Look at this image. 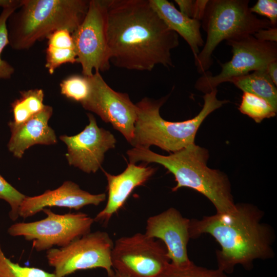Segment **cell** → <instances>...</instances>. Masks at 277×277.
Masks as SVG:
<instances>
[{
  "instance_id": "obj_16",
  "label": "cell",
  "mask_w": 277,
  "mask_h": 277,
  "mask_svg": "<svg viewBox=\"0 0 277 277\" xmlns=\"http://www.w3.org/2000/svg\"><path fill=\"white\" fill-rule=\"evenodd\" d=\"M155 169L129 163L121 174L112 175L104 171L108 185V199L104 208L93 219L107 226L112 216L123 206L133 190L143 185L154 173Z\"/></svg>"
},
{
  "instance_id": "obj_30",
  "label": "cell",
  "mask_w": 277,
  "mask_h": 277,
  "mask_svg": "<svg viewBox=\"0 0 277 277\" xmlns=\"http://www.w3.org/2000/svg\"><path fill=\"white\" fill-rule=\"evenodd\" d=\"M253 35L255 38L261 41L276 43L277 27L276 26L261 29Z\"/></svg>"
},
{
  "instance_id": "obj_7",
  "label": "cell",
  "mask_w": 277,
  "mask_h": 277,
  "mask_svg": "<svg viewBox=\"0 0 277 277\" xmlns=\"http://www.w3.org/2000/svg\"><path fill=\"white\" fill-rule=\"evenodd\" d=\"M46 217L30 223H17L8 229L13 236H22L32 242L37 251L48 250L54 246L63 247L90 232L94 219L83 212L58 214L50 208L43 209Z\"/></svg>"
},
{
  "instance_id": "obj_21",
  "label": "cell",
  "mask_w": 277,
  "mask_h": 277,
  "mask_svg": "<svg viewBox=\"0 0 277 277\" xmlns=\"http://www.w3.org/2000/svg\"><path fill=\"white\" fill-rule=\"evenodd\" d=\"M239 110L258 123L275 116L277 111L263 98L248 92L243 93Z\"/></svg>"
},
{
  "instance_id": "obj_20",
  "label": "cell",
  "mask_w": 277,
  "mask_h": 277,
  "mask_svg": "<svg viewBox=\"0 0 277 277\" xmlns=\"http://www.w3.org/2000/svg\"><path fill=\"white\" fill-rule=\"evenodd\" d=\"M44 92L42 89H32L20 92L11 107L13 115V123L21 124L36 114L44 108Z\"/></svg>"
},
{
  "instance_id": "obj_33",
  "label": "cell",
  "mask_w": 277,
  "mask_h": 277,
  "mask_svg": "<svg viewBox=\"0 0 277 277\" xmlns=\"http://www.w3.org/2000/svg\"><path fill=\"white\" fill-rule=\"evenodd\" d=\"M266 72L275 85L277 86V61L271 62L267 67Z\"/></svg>"
},
{
  "instance_id": "obj_4",
  "label": "cell",
  "mask_w": 277,
  "mask_h": 277,
  "mask_svg": "<svg viewBox=\"0 0 277 277\" xmlns=\"http://www.w3.org/2000/svg\"><path fill=\"white\" fill-rule=\"evenodd\" d=\"M89 4L87 0H22L7 22L9 45L15 50H27L56 30L72 33Z\"/></svg>"
},
{
  "instance_id": "obj_3",
  "label": "cell",
  "mask_w": 277,
  "mask_h": 277,
  "mask_svg": "<svg viewBox=\"0 0 277 277\" xmlns=\"http://www.w3.org/2000/svg\"><path fill=\"white\" fill-rule=\"evenodd\" d=\"M127 154L130 163L142 161L163 166L175 177L176 191L183 187L192 189L206 196L217 213H229L236 209L231 186L226 175L207 165L208 151L194 143L169 155H163L149 148L133 147Z\"/></svg>"
},
{
  "instance_id": "obj_6",
  "label": "cell",
  "mask_w": 277,
  "mask_h": 277,
  "mask_svg": "<svg viewBox=\"0 0 277 277\" xmlns=\"http://www.w3.org/2000/svg\"><path fill=\"white\" fill-rule=\"evenodd\" d=\"M248 0H209L202 19L201 26L207 39L201 51L194 58L197 71L206 72L212 64V54L224 40L253 35L271 27L267 19L252 13Z\"/></svg>"
},
{
  "instance_id": "obj_35",
  "label": "cell",
  "mask_w": 277,
  "mask_h": 277,
  "mask_svg": "<svg viewBox=\"0 0 277 277\" xmlns=\"http://www.w3.org/2000/svg\"><path fill=\"white\" fill-rule=\"evenodd\" d=\"M108 277H128L125 275H123L122 274H121L120 273L117 272L115 271H113V272L108 275Z\"/></svg>"
},
{
  "instance_id": "obj_22",
  "label": "cell",
  "mask_w": 277,
  "mask_h": 277,
  "mask_svg": "<svg viewBox=\"0 0 277 277\" xmlns=\"http://www.w3.org/2000/svg\"><path fill=\"white\" fill-rule=\"evenodd\" d=\"M0 277H54L53 273L14 263L7 258L0 244Z\"/></svg>"
},
{
  "instance_id": "obj_27",
  "label": "cell",
  "mask_w": 277,
  "mask_h": 277,
  "mask_svg": "<svg viewBox=\"0 0 277 277\" xmlns=\"http://www.w3.org/2000/svg\"><path fill=\"white\" fill-rule=\"evenodd\" d=\"M26 195L12 186L0 174V199L7 202L10 206L9 217L15 221L19 217V207Z\"/></svg>"
},
{
  "instance_id": "obj_24",
  "label": "cell",
  "mask_w": 277,
  "mask_h": 277,
  "mask_svg": "<svg viewBox=\"0 0 277 277\" xmlns=\"http://www.w3.org/2000/svg\"><path fill=\"white\" fill-rule=\"evenodd\" d=\"M159 277H229L219 269H209L192 262L185 267H178L169 262Z\"/></svg>"
},
{
  "instance_id": "obj_25",
  "label": "cell",
  "mask_w": 277,
  "mask_h": 277,
  "mask_svg": "<svg viewBox=\"0 0 277 277\" xmlns=\"http://www.w3.org/2000/svg\"><path fill=\"white\" fill-rule=\"evenodd\" d=\"M19 7L13 6L3 8L0 14V79L8 80L15 72L14 67L2 58V52L9 45L7 22L10 14Z\"/></svg>"
},
{
  "instance_id": "obj_10",
  "label": "cell",
  "mask_w": 277,
  "mask_h": 277,
  "mask_svg": "<svg viewBox=\"0 0 277 277\" xmlns=\"http://www.w3.org/2000/svg\"><path fill=\"white\" fill-rule=\"evenodd\" d=\"M112 268L128 277H159L170 261L165 247L145 233L123 236L114 243Z\"/></svg>"
},
{
  "instance_id": "obj_9",
  "label": "cell",
  "mask_w": 277,
  "mask_h": 277,
  "mask_svg": "<svg viewBox=\"0 0 277 277\" xmlns=\"http://www.w3.org/2000/svg\"><path fill=\"white\" fill-rule=\"evenodd\" d=\"M231 47V60L220 63L221 72L216 75L206 71L196 80L195 88L205 93L216 88L220 84L230 78L251 71L266 70L271 62L277 61L276 43L264 42L248 35L226 40Z\"/></svg>"
},
{
  "instance_id": "obj_14",
  "label": "cell",
  "mask_w": 277,
  "mask_h": 277,
  "mask_svg": "<svg viewBox=\"0 0 277 277\" xmlns=\"http://www.w3.org/2000/svg\"><path fill=\"white\" fill-rule=\"evenodd\" d=\"M190 220L171 207L150 216L144 233L148 236L160 239L165 246L167 255L172 264L185 267L192 262L188 257L187 245L190 239Z\"/></svg>"
},
{
  "instance_id": "obj_11",
  "label": "cell",
  "mask_w": 277,
  "mask_h": 277,
  "mask_svg": "<svg viewBox=\"0 0 277 277\" xmlns=\"http://www.w3.org/2000/svg\"><path fill=\"white\" fill-rule=\"evenodd\" d=\"M72 36L83 75L90 76L95 71L110 68L105 0L89 1L86 15Z\"/></svg>"
},
{
  "instance_id": "obj_19",
  "label": "cell",
  "mask_w": 277,
  "mask_h": 277,
  "mask_svg": "<svg viewBox=\"0 0 277 277\" xmlns=\"http://www.w3.org/2000/svg\"><path fill=\"white\" fill-rule=\"evenodd\" d=\"M228 82L233 83L244 92L263 98L277 110V89L266 70H257L232 77Z\"/></svg>"
},
{
  "instance_id": "obj_15",
  "label": "cell",
  "mask_w": 277,
  "mask_h": 277,
  "mask_svg": "<svg viewBox=\"0 0 277 277\" xmlns=\"http://www.w3.org/2000/svg\"><path fill=\"white\" fill-rule=\"evenodd\" d=\"M106 198L105 193L93 194L81 189L77 184L67 181L54 190H47L36 196H26L19 207L18 215L26 219L48 207H66L77 210L89 205L98 206Z\"/></svg>"
},
{
  "instance_id": "obj_32",
  "label": "cell",
  "mask_w": 277,
  "mask_h": 277,
  "mask_svg": "<svg viewBox=\"0 0 277 277\" xmlns=\"http://www.w3.org/2000/svg\"><path fill=\"white\" fill-rule=\"evenodd\" d=\"M209 0L194 1V10L192 18L201 21L204 15L207 5Z\"/></svg>"
},
{
  "instance_id": "obj_17",
  "label": "cell",
  "mask_w": 277,
  "mask_h": 277,
  "mask_svg": "<svg viewBox=\"0 0 277 277\" xmlns=\"http://www.w3.org/2000/svg\"><path fill=\"white\" fill-rule=\"evenodd\" d=\"M52 113V107L45 105L42 111L21 124L9 122L11 134L7 147L15 157L21 159L25 151L34 145H49L57 142L54 130L48 125Z\"/></svg>"
},
{
  "instance_id": "obj_1",
  "label": "cell",
  "mask_w": 277,
  "mask_h": 277,
  "mask_svg": "<svg viewBox=\"0 0 277 277\" xmlns=\"http://www.w3.org/2000/svg\"><path fill=\"white\" fill-rule=\"evenodd\" d=\"M110 63L128 70L151 71L174 67L171 51L179 35L169 29L149 0H105Z\"/></svg>"
},
{
  "instance_id": "obj_13",
  "label": "cell",
  "mask_w": 277,
  "mask_h": 277,
  "mask_svg": "<svg viewBox=\"0 0 277 277\" xmlns=\"http://www.w3.org/2000/svg\"><path fill=\"white\" fill-rule=\"evenodd\" d=\"M87 116L89 123L82 131L73 136L63 135L60 138L67 146L65 156L69 165L89 173L101 168L105 153L115 147L116 141L110 131L98 127L92 114Z\"/></svg>"
},
{
  "instance_id": "obj_31",
  "label": "cell",
  "mask_w": 277,
  "mask_h": 277,
  "mask_svg": "<svg viewBox=\"0 0 277 277\" xmlns=\"http://www.w3.org/2000/svg\"><path fill=\"white\" fill-rule=\"evenodd\" d=\"M180 8V11L186 16L192 18L194 1L175 0Z\"/></svg>"
},
{
  "instance_id": "obj_28",
  "label": "cell",
  "mask_w": 277,
  "mask_h": 277,
  "mask_svg": "<svg viewBox=\"0 0 277 277\" xmlns=\"http://www.w3.org/2000/svg\"><path fill=\"white\" fill-rule=\"evenodd\" d=\"M250 10L253 13L265 16L272 26H276V0H258L252 7H250Z\"/></svg>"
},
{
  "instance_id": "obj_8",
  "label": "cell",
  "mask_w": 277,
  "mask_h": 277,
  "mask_svg": "<svg viewBox=\"0 0 277 277\" xmlns=\"http://www.w3.org/2000/svg\"><path fill=\"white\" fill-rule=\"evenodd\" d=\"M114 243L105 231L89 232L60 248L46 252L48 264L54 277H65L77 271L96 268L113 271L111 252Z\"/></svg>"
},
{
  "instance_id": "obj_5",
  "label": "cell",
  "mask_w": 277,
  "mask_h": 277,
  "mask_svg": "<svg viewBox=\"0 0 277 277\" xmlns=\"http://www.w3.org/2000/svg\"><path fill=\"white\" fill-rule=\"evenodd\" d=\"M217 92L215 88L205 93L204 105L199 113L182 122L167 121L160 115V109L167 97L159 100L143 98L135 104L137 117L131 144L134 147L146 148L155 145L173 153L194 143L196 132L206 117L229 102L218 100Z\"/></svg>"
},
{
  "instance_id": "obj_2",
  "label": "cell",
  "mask_w": 277,
  "mask_h": 277,
  "mask_svg": "<svg viewBox=\"0 0 277 277\" xmlns=\"http://www.w3.org/2000/svg\"><path fill=\"white\" fill-rule=\"evenodd\" d=\"M263 216L254 205L236 204L231 213L190 220V237L209 234L216 240L221 247L216 252L217 269L225 273L232 272L238 264L250 269L254 260L274 256V234L270 225L262 222Z\"/></svg>"
},
{
  "instance_id": "obj_34",
  "label": "cell",
  "mask_w": 277,
  "mask_h": 277,
  "mask_svg": "<svg viewBox=\"0 0 277 277\" xmlns=\"http://www.w3.org/2000/svg\"><path fill=\"white\" fill-rule=\"evenodd\" d=\"M21 3L22 0H0V7H19Z\"/></svg>"
},
{
  "instance_id": "obj_26",
  "label": "cell",
  "mask_w": 277,
  "mask_h": 277,
  "mask_svg": "<svg viewBox=\"0 0 277 277\" xmlns=\"http://www.w3.org/2000/svg\"><path fill=\"white\" fill-rule=\"evenodd\" d=\"M75 63H77V56L74 49L47 47L45 67L50 74L63 64Z\"/></svg>"
},
{
  "instance_id": "obj_18",
  "label": "cell",
  "mask_w": 277,
  "mask_h": 277,
  "mask_svg": "<svg viewBox=\"0 0 277 277\" xmlns=\"http://www.w3.org/2000/svg\"><path fill=\"white\" fill-rule=\"evenodd\" d=\"M149 2L167 26L186 41L195 58L200 52V47L204 45L200 31L201 21L186 16L172 3L167 0H149Z\"/></svg>"
},
{
  "instance_id": "obj_12",
  "label": "cell",
  "mask_w": 277,
  "mask_h": 277,
  "mask_svg": "<svg viewBox=\"0 0 277 277\" xmlns=\"http://www.w3.org/2000/svg\"><path fill=\"white\" fill-rule=\"evenodd\" d=\"M90 92L81 103L87 110L97 114L106 123H110L131 144L137 117V108L126 93L112 89L105 81L100 72L87 76Z\"/></svg>"
},
{
  "instance_id": "obj_23",
  "label": "cell",
  "mask_w": 277,
  "mask_h": 277,
  "mask_svg": "<svg viewBox=\"0 0 277 277\" xmlns=\"http://www.w3.org/2000/svg\"><path fill=\"white\" fill-rule=\"evenodd\" d=\"M60 86L62 94L80 103L86 99L90 92L88 77L84 75L69 76L61 82Z\"/></svg>"
},
{
  "instance_id": "obj_29",
  "label": "cell",
  "mask_w": 277,
  "mask_h": 277,
  "mask_svg": "<svg viewBox=\"0 0 277 277\" xmlns=\"http://www.w3.org/2000/svg\"><path fill=\"white\" fill-rule=\"evenodd\" d=\"M46 38L48 39V46L74 49L72 33L67 30H56L49 34Z\"/></svg>"
}]
</instances>
